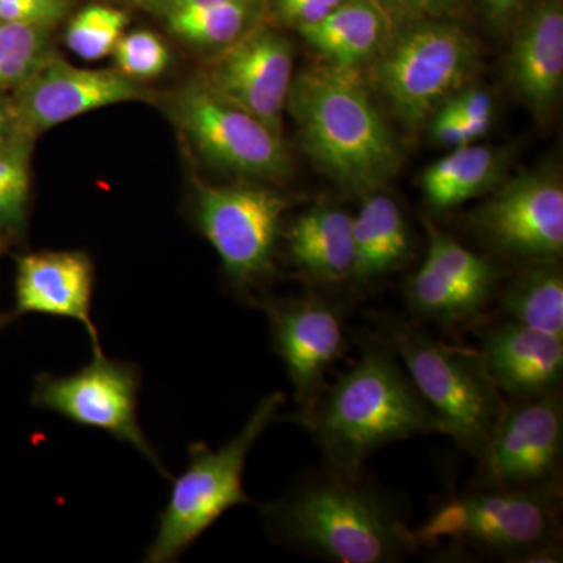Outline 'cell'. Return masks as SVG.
Wrapping results in <instances>:
<instances>
[{"label": "cell", "instance_id": "cell-28", "mask_svg": "<svg viewBox=\"0 0 563 563\" xmlns=\"http://www.w3.org/2000/svg\"><path fill=\"white\" fill-rule=\"evenodd\" d=\"M117 69L131 79H154L168 68L169 51L161 36L147 31L122 35L113 51Z\"/></svg>", "mask_w": 563, "mask_h": 563}, {"label": "cell", "instance_id": "cell-9", "mask_svg": "<svg viewBox=\"0 0 563 563\" xmlns=\"http://www.w3.org/2000/svg\"><path fill=\"white\" fill-rule=\"evenodd\" d=\"M168 113L203 161L214 168L261 180L290 176V155L280 133L222 98L201 79L174 92Z\"/></svg>", "mask_w": 563, "mask_h": 563}, {"label": "cell", "instance_id": "cell-29", "mask_svg": "<svg viewBox=\"0 0 563 563\" xmlns=\"http://www.w3.org/2000/svg\"><path fill=\"white\" fill-rule=\"evenodd\" d=\"M347 0H266V22L299 32L312 27Z\"/></svg>", "mask_w": 563, "mask_h": 563}, {"label": "cell", "instance_id": "cell-21", "mask_svg": "<svg viewBox=\"0 0 563 563\" xmlns=\"http://www.w3.org/2000/svg\"><path fill=\"white\" fill-rule=\"evenodd\" d=\"M352 232L355 255L347 284L357 291L383 284L412 257V232L399 203L384 190L362 196Z\"/></svg>", "mask_w": 563, "mask_h": 563}, {"label": "cell", "instance_id": "cell-12", "mask_svg": "<svg viewBox=\"0 0 563 563\" xmlns=\"http://www.w3.org/2000/svg\"><path fill=\"white\" fill-rule=\"evenodd\" d=\"M428 252L404 288L413 320L440 328H468L487 318L504 273L498 262L463 246L432 220L424 221Z\"/></svg>", "mask_w": 563, "mask_h": 563}, {"label": "cell", "instance_id": "cell-34", "mask_svg": "<svg viewBox=\"0 0 563 563\" xmlns=\"http://www.w3.org/2000/svg\"><path fill=\"white\" fill-rule=\"evenodd\" d=\"M485 22L496 35H509L529 0H476Z\"/></svg>", "mask_w": 563, "mask_h": 563}, {"label": "cell", "instance_id": "cell-24", "mask_svg": "<svg viewBox=\"0 0 563 563\" xmlns=\"http://www.w3.org/2000/svg\"><path fill=\"white\" fill-rule=\"evenodd\" d=\"M503 280L496 307L499 318L563 339V269L561 258L518 262Z\"/></svg>", "mask_w": 563, "mask_h": 563}, {"label": "cell", "instance_id": "cell-23", "mask_svg": "<svg viewBox=\"0 0 563 563\" xmlns=\"http://www.w3.org/2000/svg\"><path fill=\"white\" fill-rule=\"evenodd\" d=\"M509 152L465 144L428 166L421 176L426 201L435 211L453 210L495 190L503 181Z\"/></svg>", "mask_w": 563, "mask_h": 563}, {"label": "cell", "instance_id": "cell-10", "mask_svg": "<svg viewBox=\"0 0 563 563\" xmlns=\"http://www.w3.org/2000/svg\"><path fill=\"white\" fill-rule=\"evenodd\" d=\"M140 388L141 372L135 363L113 361L103 351H92L91 361L79 372L68 376L38 374L31 401L36 409L49 410L131 444L163 477L172 479L141 429L136 415Z\"/></svg>", "mask_w": 563, "mask_h": 563}, {"label": "cell", "instance_id": "cell-26", "mask_svg": "<svg viewBox=\"0 0 563 563\" xmlns=\"http://www.w3.org/2000/svg\"><path fill=\"white\" fill-rule=\"evenodd\" d=\"M128 24L129 16L124 10L95 3L85 7L70 20L65 43L70 52L84 60H101L113 54Z\"/></svg>", "mask_w": 563, "mask_h": 563}, {"label": "cell", "instance_id": "cell-22", "mask_svg": "<svg viewBox=\"0 0 563 563\" xmlns=\"http://www.w3.org/2000/svg\"><path fill=\"white\" fill-rule=\"evenodd\" d=\"M393 29L390 14L376 0H347L324 20L298 33L317 55L318 65L362 73L383 49Z\"/></svg>", "mask_w": 563, "mask_h": 563}, {"label": "cell", "instance_id": "cell-19", "mask_svg": "<svg viewBox=\"0 0 563 563\" xmlns=\"http://www.w3.org/2000/svg\"><path fill=\"white\" fill-rule=\"evenodd\" d=\"M95 269L81 251L32 252L16 258V313H41L80 322L92 351H102L91 317Z\"/></svg>", "mask_w": 563, "mask_h": 563}, {"label": "cell", "instance_id": "cell-25", "mask_svg": "<svg viewBox=\"0 0 563 563\" xmlns=\"http://www.w3.org/2000/svg\"><path fill=\"white\" fill-rule=\"evenodd\" d=\"M161 18L174 35L191 47L217 54L266 21V0H231Z\"/></svg>", "mask_w": 563, "mask_h": 563}, {"label": "cell", "instance_id": "cell-11", "mask_svg": "<svg viewBox=\"0 0 563 563\" xmlns=\"http://www.w3.org/2000/svg\"><path fill=\"white\" fill-rule=\"evenodd\" d=\"M484 246L507 261L562 258L563 185L554 169L503 180L466 218Z\"/></svg>", "mask_w": 563, "mask_h": 563}, {"label": "cell", "instance_id": "cell-18", "mask_svg": "<svg viewBox=\"0 0 563 563\" xmlns=\"http://www.w3.org/2000/svg\"><path fill=\"white\" fill-rule=\"evenodd\" d=\"M477 350L506 401L562 390L561 336L498 318L477 324Z\"/></svg>", "mask_w": 563, "mask_h": 563}, {"label": "cell", "instance_id": "cell-8", "mask_svg": "<svg viewBox=\"0 0 563 563\" xmlns=\"http://www.w3.org/2000/svg\"><path fill=\"white\" fill-rule=\"evenodd\" d=\"M290 206V198L265 185L199 184L196 188L199 231L243 295H251L273 276L282 221Z\"/></svg>", "mask_w": 563, "mask_h": 563}, {"label": "cell", "instance_id": "cell-38", "mask_svg": "<svg viewBox=\"0 0 563 563\" xmlns=\"http://www.w3.org/2000/svg\"><path fill=\"white\" fill-rule=\"evenodd\" d=\"M135 2H136V3H140V2H141V0H135Z\"/></svg>", "mask_w": 563, "mask_h": 563}, {"label": "cell", "instance_id": "cell-6", "mask_svg": "<svg viewBox=\"0 0 563 563\" xmlns=\"http://www.w3.org/2000/svg\"><path fill=\"white\" fill-rule=\"evenodd\" d=\"M479 58V44L454 20L407 21L395 24L361 74L388 113L417 132L465 88Z\"/></svg>", "mask_w": 563, "mask_h": 563}, {"label": "cell", "instance_id": "cell-4", "mask_svg": "<svg viewBox=\"0 0 563 563\" xmlns=\"http://www.w3.org/2000/svg\"><path fill=\"white\" fill-rule=\"evenodd\" d=\"M563 490L476 487L448 495L420 528L418 551L509 563L562 562Z\"/></svg>", "mask_w": 563, "mask_h": 563}, {"label": "cell", "instance_id": "cell-15", "mask_svg": "<svg viewBox=\"0 0 563 563\" xmlns=\"http://www.w3.org/2000/svg\"><path fill=\"white\" fill-rule=\"evenodd\" d=\"M147 98L150 95L139 80L120 69L77 68L52 49L14 88L9 107L14 131L35 140L88 111Z\"/></svg>", "mask_w": 563, "mask_h": 563}, {"label": "cell", "instance_id": "cell-14", "mask_svg": "<svg viewBox=\"0 0 563 563\" xmlns=\"http://www.w3.org/2000/svg\"><path fill=\"white\" fill-rule=\"evenodd\" d=\"M258 303L268 317L274 352L290 377L298 404L290 418L296 421L312 410L328 387V369L346 351V309L320 292Z\"/></svg>", "mask_w": 563, "mask_h": 563}, {"label": "cell", "instance_id": "cell-27", "mask_svg": "<svg viewBox=\"0 0 563 563\" xmlns=\"http://www.w3.org/2000/svg\"><path fill=\"white\" fill-rule=\"evenodd\" d=\"M51 51V29L0 22V92L14 90Z\"/></svg>", "mask_w": 563, "mask_h": 563}, {"label": "cell", "instance_id": "cell-2", "mask_svg": "<svg viewBox=\"0 0 563 563\" xmlns=\"http://www.w3.org/2000/svg\"><path fill=\"white\" fill-rule=\"evenodd\" d=\"M295 422L312 435L325 465L347 476L365 472L366 461L388 444L440 433L398 355L379 335L362 336L358 361Z\"/></svg>", "mask_w": 563, "mask_h": 563}, {"label": "cell", "instance_id": "cell-36", "mask_svg": "<svg viewBox=\"0 0 563 563\" xmlns=\"http://www.w3.org/2000/svg\"><path fill=\"white\" fill-rule=\"evenodd\" d=\"M14 133H16V131H14L9 102H3L2 99H0V151L10 143Z\"/></svg>", "mask_w": 563, "mask_h": 563}, {"label": "cell", "instance_id": "cell-31", "mask_svg": "<svg viewBox=\"0 0 563 563\" xmlns=\"http://www.w3.org/2000/svg\"><path fill=\"white\" fill-rule=\"evenodd\" d=\"M450 101L461 114L474 141L487 135L495 117V99L490 92L477 87L462 88Z\"/></svg>", "mask_w": 563, "mask_h": 563}, {"label": "cell", "instance_id": "cell-3", "mask_svg": "<svg viewBox=\"0 0 563 563\" xmlns=\"http://www.w3.org/2000/svg\"><path fill=\"white\" fill-rule=\"evenodd\" d=\"M287 109L318 172L347 195L384 190L402 150L361 73L317 65L292 80Z\"/></svg>", "mask_w": 563, "mask_h": 563}, {"label": "cell", "instance_id": "cell-5", "mask_svg": "<svg viewBox=\"0 0 563 563\" xmlns=\"http://www.w3.org/2000/svg\"><path fill=\"white\" fill-rule=\"evenodd\" d=\"M377 321L380 336L398 355L440 433L479 457L507 409L483 352L443 342L417 320L379 317Z\"/></svg>", "mask_w": 563, "mask_h": 563}, {"label": "cell", "instance_id": "cell-33", "mask_svg": "<svg viewBox=\"0 0 563 563\" xmlns=\"http://www.w3.org/2000/svg\"><path fill=\"white\" fill-rule=\"evenodd\" d=\"M431 139L444 147H461L474 143L472 133L463 124L461 114L457 113L450 99L432 114L428 122Z\"/></svg>", "mask_w": 563, "mask_h": 563}, {"label": "cell", "instance_id": "cell-30", "mask_svg": "<svg viewBox=\"0 0 563 563\" xmlns=\"http://www.w3.org/2000/svg\"><path fill=\"white\" fill-rule=\"evenodd\" d=\"M69 0H0V21L54 29L65 20Z\"/></svg>", "mask_w": 563, "mask_h": 563}, {"label": "cell", "instance_id": "cell-37", "mask_svg": "<svg viewBox=\"0 0 563 563\" xmlns=\"http://www.w3.org/2000/svg\"><path fill=\"white\" fill-rule=\"evenodd\" d=\"M13 318L14 317H10V314H0V331H2V329L5 328Z\"/></svg>", "mask_w": 563, "mask_h": 563}, {"label": "cell", "instance_id": "cell-1", "mask_svg": "<svg viewBox=\"0 0 563 563\" xmlns=\"http://www.w3.org/2000/svg\"><path fill=\"white\" fill-rule=\"evenodd\" d=\"M276 542L332 563H396L420 554L395 496L365 472L322 465L261 507Z\"/></svg>", "mask_w": 563, "mask_h": 563}, {"label": "cell", "instance_id": "cell-35", "mask_svg": "<svg viewBox=\"0 0 563 563\" xmlns=\"http://www.w3.org/2000/svg\"><path fill=\"white\" fill-rule=\"evenodd\" d=\"M29 190L0 188V235L14 236L24 229Z\"/></svg>", "mask_w": 563, "mask_h": 563}, {"label": "cell", "instance_id": "cell-32", "mask_svg": "<svg viewBox=\"0 0 563 563\" xmlns=\"http://www.w3.org/2000/svg\"><path fill=\"white\" fill-rule=\"evenodd\" d=\"M395 24L420 20H454L466 0H376Z\"/></svg>", "mask_w": 563, "mask_h": 563}, {"label": "cell", "instance_id": "cell-17", "mask_svg": "<svg viewBox=\"0 0 563 563\" xmlns=\"http://www.w3.org/2000/svg\"><path fill=\"white\" fill-rule=\"evenodd\" d=\"M509 35L507 84L536 121L547 125L563 88V0H529Z\"/></svg>", "mask_w": 563, "mask_h": 563}, {"label": "cell", "instance_id": "cell-7", "mask_svg": "<svg viewBox=\"0 0 563 563\" xmlns=\"http://www.w3.org/2000/svg\"><path fill=\"white\" fill-rule=\"evenodd\" d=\"M285 399L282 391L263 396L243 428L220 450L203 442L188 446L187 468L173 483L144 562H176L228 510L254 504L243 488L244 466L252 446L279 420Z\"/></svg>", "mask_w": 563, "mask_h": 563}, {"label": "cell", "instance_id": "cell-16", "mask_svg": "<svg viewBox=\"0 0 563 563\" xmlns=\"http://www.w3.org/2000/svg\"><path fill=\"white\" fill-rule=\"evenodd\" d=\"M199 79L282 135V113L295 80V49L279 29L265 21L217 52Z\"/></svg>", "mask_w": 563, "mask_h": 563}, {"label": "cell", "instance_id": "cell-20", "mask_svg": "<svg viewBox=\"0 0 563 563\" xmlns=\"http://www.w3.org/2000/svg\"><path fill=\"white\" fill-rule=\"evenodd\" d=\"M354 217L331 198L318 199L291 222L285 240L292 266L318 287L350 282Z\"/></svg>", "mask_w": 563, "mask_h": 563}, {"label": "cell", "instance_id": "cell-13", "mask_svg": "<svg viewBox=\"0 0 563 563\" xmlns=\"http://www.w3.org/2000/svg\"><path fill=\"white\" fill-rule=\"evenodd\" d=\"M562 390L507 401L498 429L477 457L476 487L563 490Z\"/></svg>", "mask_w": 563, "mask_h": 563}]
</instances>
